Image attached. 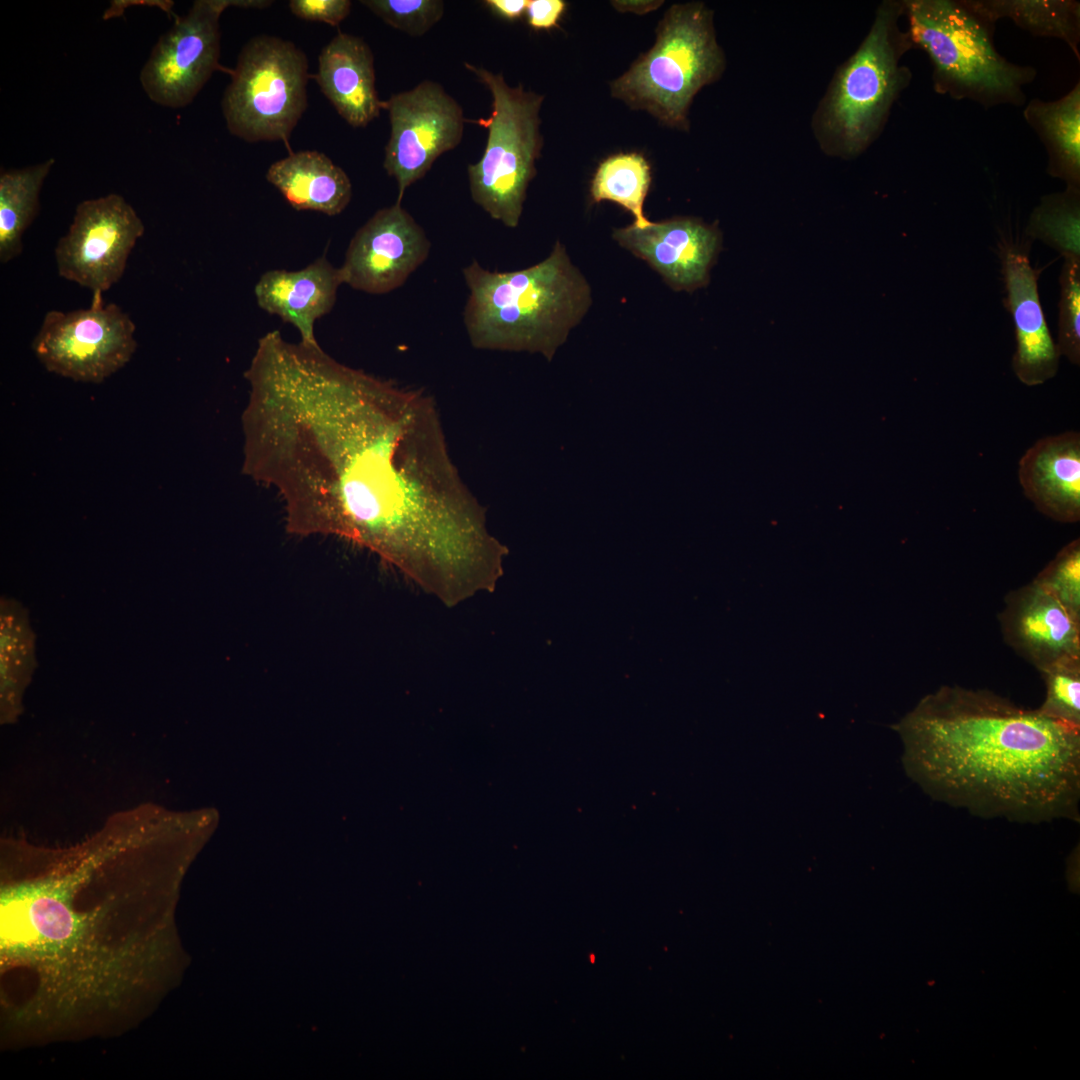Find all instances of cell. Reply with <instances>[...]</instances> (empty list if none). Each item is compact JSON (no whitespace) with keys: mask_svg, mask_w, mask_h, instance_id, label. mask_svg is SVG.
Masks as SVG:
<instances>
[{"mask_svg":"<svg viewBox=\"0 0 1080 1080\" xmlns=\"http://www.w3.org/2000/svg\"><path fill=\"white\" fill-rule=\"evenodd\" d=\"M244 376L242 470L277 493L288 533L355 543L449 608L495 590L508 548L452 461L429 394L278 330Z\"/></svg>","mask_w":1080,"mask_h":1080,"instance_id":"6da1fadb","label":"cell"},{"mask_svg":"<svg viewBox=\"0 0 1080 1080\" xmlns=\"http://www.w3.org/2000/svg\"><path fill=\"white\" fill-rule=\"evenodd\" d=\"M181 830L146 802L69 845L2 841L1 987L12 1036L93 1035L155 1004L168 854Z\"/></svg>","mask_w":1080,"mask_h":1080,"instance_id":"7a4b0ae2","label":"cell"},{"mask_svg":"<svg viewBox=\"0 0 1080 1080\" xmlns=\"http://www.w3.org/2000/svg\"><path fill=\"white\" fill-rule=\"evenodd\" d=\"M893 728L907 774L934 799L1017 821L1078 817L1079 726L946 685Z\"/></svg>","mask_w":1080,"mask_h":1080,"instance_id":"3957f363","label":"cell"},{"mask_svg":"<svg viewBox=\"0 0 1080 1080\" xmlns=\"http://www.w3.org/2000/svg\"><path fill=\"white\" fill-rule=\"evenodd\" d=\"M462 274L469 290L463 322L477 349L539 353L550 361L592 305L591 287L560 241L530 267L499 272L473 260Z\"/></svg>","mask_w":1080,"mask_h":1080,"instance_id":"277c9868","label":"cell"},{"mask_svg":"<svg viewBox=\"0 0 1080 1080\" xmlns=\"http://www.w3.org/2000/svg\"><path fill=\"white\" fill-rule=\"evenodd\" d=\"M902 1L912 48L928 56L937 94L985 109L1024 105V87L1035 80L1037 69L1010 62L996 50L995 24L962 0Z\"/></svg>","mask_w":1080,"mask_h":1080,"instance_id":"5b68a950","label":"cell"},{"mask_svg":"<svg viewBox=\"0 0 1080 1080\" xmlns=\"http://www.w3.org/2000/svg\"><path fill=\"white\" fill-rule=\"evenodd\" d=\"M902 0H884L869 32L838 69L815 115V133L825 152L843 158L863 153L882 132L890 110L912 79L900 64L912 48L900 29Z\"/></svg>","mask_w":1080,"mask_h":1080,"instance_id":"8992f818","label":"cell"},{"mask_svg":"<svg viewBox=\"0 0 1080 1080\" xmlns=\"http://www.w3.org/2000/svg\"><path fill=\"white\" fill-rule=\"evenodd\" d=\"M724 68L713 12L701 2L675 4L659 22L654 45L611 83V93L632 109L687 130L694 96Z\"/></svg>","mask_w":1080,"mask_h":1080,"instance_id":"52a82bcc","label":"cell"},{"mask_svg":"<svg viewBox=\"0 0 1080 1080\" xmlns=\"http://www.w3.org/2000/svg\"><path fill=\"white\" fill-rule=\"evenodd\" d=\"M465 67L492 96L490 116L474 121L488 136L480 160L467 167L471 198L491 218L516 228L543 148L539 113L544 96L522 84L510 86L502 74L484 67Z\"/></svg>","mask_w":1080,"mask_h":1080,"instance_id":"ba28073f","label":"cell"},{"mask_svg":"<svg viewBox=\"0 0 1080 1080\" xmlns=\"http://www.w3.org/2000/svg\"><path fill=\"white\" fill-rule=\"evenodd\" d=\"M221 108L229 132L247 142L289 138L307 107L308 60L294 43L251 38L231 69Z\"/></svg>","mask_w":1080,"mask_h":1080,"instance_id":"9c48e42d","label":"cell"},{"mask_svg":"<svg viewBox=\"0 0 1080 1080\" xmlns=\"http://www.w3.org/2000/svg\"><path fill=\"white\" fill-rule=\"evenodd\" d=\"M266 0H197L154 45L140 71L141 86L154 103L172 109L189 105L215 71L231 73L220 59L219 19L230 6L264 8Z\"/></svg>","mask_w":1080,"mask_h":1080,"instance_id":"30bf717a","label":"cell"},{"mask_svg":"<svg viewBox=\"0 0 1080 1080\" xmlns=\"http://www.w3.org/2000/svg\"><path fill=\"white\" fill-rule=\"evenodd\" d=\"M134 332L128 314L94 294L87 309L48 311L32 349L48 371L100 383L129 362L137 347Z\"/></svg>","mask_w":1080,"mask_h":1080,"instance_id":"8fae6325","label":"cell"},{"mask_svg":"<svg viewBox=\"0 0 1080 1080\" xmlns=\"http://www.w3.org/2000/svg\"><path fill=\"white\" fill-rule=\"evenodd\" d=\"M383 109L390 121L383 167L396 180L401 204L405 191L460 144L468 120L457 100L431 80L391 95Z\"/></svg>","mask_w":1080,"mask_h":1080,"instance_id":"7c38bea8","label":"cell"},{"mask_svg":"<svg viewBox=\"0 0 1080 1080\" xmlns=\"http://www.w3.org/2000/svg\"><path fill=\"white\" fill-rule=\"evenodd\" d=\"M144 231L141 218L121 195L84 200L55 248L58 274L102 294L122 277Z\"/></svg>","mask_w":1080,"mask_h":1080,"instance_id":"4fadbf2b","label":"cell"},{"mask_svg":"<svg viewBox=\"0 0 1080 1080\" xmlns=\"http://www.w3.org/2000/svg\"><path fill=\"white\" fill-rule=\"evenodd\" d=\"M424 229L401 204L378 210L351 239L340 267L344 284L369 294L401 287L429 256Z\"/></svg>","mask_w":1080,"mask_h":1080,"instance_id":"5bb4252c","label":"cell"},{"mask_svg":"<svg viewBox=\"0 0 1080 1080\" xmlns=\"http://www.w3.org/2000/svg\"><path fill=\"white\" fill-rule=\"evenodd\" d=\"M613 238L645 260L673 289L685 291L707 284L721 242L717 228L690 217L652 222L645 228L632 224L614 230Z\"/></svg>","mask_w":1080,"mask_h":1080,"instance_id":"9a60e30c","label":"cell"},{"mask_svg":"<svg viewBox=\"0 0 1080 1080\" xmlns=\"http://www.w3.org/2000/svg\"><path fill=\"white\" fill-rule=\"evenodd\" d=\"M999 257L1006 290L1004 304L1015 326L1012 369L1023 384L1041 385L1056 375L1060 356L1039 298V271L1031 266L1026 245L1004 242Z\"/></svg>","mask_w":1080,"mask_h":1080,"instance_id":"2e32d148","label":"cell"},{"mask_svg":"<svg viewBox=\"0 0 1080 1080\" xmlns=\"http://www.w3.org/2000/svg\"><path fill=\"white\" fill-rule=\"evenodd\" d=\"M999 621L1005 642L1040 673L1080 658V621L1034 581L1006 596Z\"/></svg>","mask_w":1080,"mask_h":1080,"instance_id":"e0dca14e","label":"cell"},{"mask_svg":"<svg viewBox=\"0 0 1080 1080\" xmlns=\"http://www.w3.org/2000/svg\"><path fill=\"white\" fill-rule=\"evenodd\" d=\"M1023 493L1047 517L1080 520V433L1065 431L1036 441L1019 460Z\"/></svg>","mask_w":1080,"mask_h":1080,"instance_id":"ac0fdd59","label":"cell"},{"mask_svg":"<svg viewBox=\"0 0 1080 1080\" xmlns=\"http://www.w3.org/2000/svg\"><path fill=\"white\" fill-rule=\"evenodd\" d=\"M341 284L344 280L340 268L323 255L301 270L266 271L256 283L254 294L261 309L295 326L302 343L317 347L315 321L332 310Z\"/></svg>","mask_w":1080,"mask_h":1080,"instance_id":"d6986e66","label":"cell"},{"mask_svg":"<svg viewBox=\"0 0 1080 1080\" xmlns=\"http://www.w3.org/2000/svg\"><path fill=\"white\" fill-rule=\"evenodd\" d=\"M314 79L337 113L352 127H366L384 101L375 87L374 56L360 37L339 32L321 50Z\"/></svg>","mask_w":1080,"mask_h":1080,"instance_id":"ffe728a7","label":"cell"},{"mask_svg":"<svg viewBox=\"0 0 1080 1080\" xmlns=\"http://www.w3.org/2000/svg\"><path fill=\"white\" fill-rule=\"evenodd\" d=\"M266 179L299 211L335 216L348 206L352 197V184L346 172L327 155L314 150L290 152L268 168Z\"/></svg>","mask_w":1080,"mask_h":1080,"instance_id":"44dd1931","label":"cell"},{"mask_svg":"<svg viewBox=\"0 0 1080 1080\" xmlns=\"http://www.w3.org/2000/svg\"><path fill=\"white\" fill-rule=\"evenodd\" d=\"M1023 117L1046 149L1047 174L1080 189V82L1059 99H1031Z\"/></svg>","mask_w":1080,"mask_h":1080,"instance_id":"7402d4cb","label":"cell"},{"mask_svg":"<svg viewBox=\"0 0 1080 1080\" xmlns=\"http://www.w3.org/2000/svg\"><path fill=\"white\" fill-rule=\"evenodd\" d=\"M995 24L1002 18L1036 37L1062 40L1080 60V2L1076 0H962Z\"/></svg>","mask_w":1080,"mask_h":1080,"instance_id":"603a6c76","label":"cell"},{"mask_svg":"<svg viewBox=\"0 0 1080 1080\" xmlns=\"http://www.w3.org/2000/svg\"><path fill=\"white\" fill-rule=\"evenodd\" d=\"M55 163L49 158L21 169L0 173V261L6 263L22 251V236L39 211V196Z\"/></svg>","mask_w":1080,"mask_h":1080,"instance_id":"cb8c5ba5","label":"cell"},{"mask_svg":"<svg viewBox=\"0 0 1080 1080\" xmlns=\"http://www.w3.org/2000/svg\"><path fill=\"white\" fill-rule=\"evenodd\" d=\"M4 604V602H3ZM33 638L22 609L12 603L1 608V722L12 723L21 713L23 693L34 668Z\"/></svg>","mask_w":1080,"mask_h":1080,"instance_id":"d4e9b609","label":"cell"},{"mask_svg":"<svg viewBox=\"0 0 1080 1080\" xmlns=\"http://www.w3.org/2000/svg\"><path fill=\"white\" fill-rule=\"evenodd\" d=\"M650 183V165L643 155L619 153L599 164L591 183V197L594 202L619 204L633 214L635 227L645 228L652 223L643 211Z\"/></svg>","mask_w":1080,"mask_h":1080,"instance_id":"484cf974","label":"cell"},{"mask_svg":"<svg viewBox=\"0 0 1080 1080\" xmlns=\"http://www.w3.org/2000/svg\"><path fill=\"white\" fill-rule=\"evenodd\" d=\"M1026 234L1062 256L1080 257V189L1066 187L1042 196L1030 214Z\"/></svg>","mask_w":1080,"mask_h":1080,"instance_id":"4316f807","label":"cell"},{"mask_svg":"<svg viewBox=\"0 0 1080 1080\" xmlns=\"http://www.w3.org/2000/svg\"><path fill=\"white\" fill-rule=\"evenodd\" d=\"M1061 268L1058 336L1059 356L1080 365V257L1063 256Z\"/></svg>","mask_w":1080,"mask_h":1080,"instance_id":"83f0119b","label":"cell"},{"mask_svg":"<svg viewBox=\"0 0 1080 1080\" xmlns=\"http://www.w3.org/2000/svg\"><path fill=\"white\" fill-rule=\"evenodd\" d=\"M1041 674L1046 697L1038 709L1049 717L1080 727V658L1059 662Z\"/></svg>","mask_w":1080,"mask_h":1080,"instance_id":"f1b7e54d","label":"cell"},{"mask_svg":"<svg viewBox=\"0 0 1080 1080\" xmlns=\"http://www.w3.org/2000/svg\"><path fill=\"white\" fill-rule=\"evenodd\" d=\"M1080 621V541L1066 544L1033 580Z\"/></svg>","mask_w":1080,"mask_h":1080,"instance_id":"f546056e","label":"cell"},{"mask_svg":"<svg viewBox=\"0 0 1080 1080\" xmlns=\"http://www.w3.org/2000/svg\"><path fill=\"white\" fill-rule=\"evenodd\" d=\"M360 3L391 27L412 37L426 34L444 14L441 0H362Z\"/></svg>","mask_w":1080,"mask_h":1080,"instance_id":"4dcf8cb0","label":"cell"},{"mask_svg":"<svg viewBox=\"0 0 1080 1080\" xmlns=\"http://www.w3.org/2000/svg\"><path fill=\"white\" fill-rule=\"evenodd\" d=\"M289 8L296 17L338 26L350 13L349 0H291Z\"/></svg>","mask_w":1080,"mask_h":1080,"instance_id":"1f68e13d","label":"cell"},{"mask_svg":"<svg viewBox=\"0 0 1080 1080\" xmlns=\"http://www.w3.org/2000/svg\"><path fill=\"white\" fill-rule=\"evenodd\" d=\"M566 8L563 0H529L526 14L534 29H551L557 26Z\"/></svg>","mask_w":1080,"mask_h":1080,"instance_id":"d6a6232c","label":"cell"},{"mask_svg":"<svg viewBox=\"0 0 1080 1080\" xmlns=\"http://www.w3.org/2000/svg\"><path fill=\"white\" fill-rule=\"evenodd\" d=\"M484 3L495 14L513 21L526 12L529 0H486Z\"/></svg>","mask_w":1080,"mask_h":1080,"instance_id":"836d02e7","label":"cell"},{"mask_svg":"<svg viewBox=\"0 0 1080 1080\" xmlns=\"http://www.w3.org/2000/svg\"><path fill=\"white\" fill-rule=\"evenodd\" d=\"M614 6L619 10L632 11L636 13H643L649 10L657 8L662 3L657 1H616Z\"/></svg>","mask_w":1080,"mask_h":1080,"instance_id":"e575fe53","label":"cell"}]
</instances>
